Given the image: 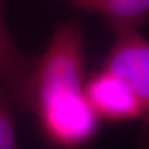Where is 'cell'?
Returning a JSON list of instances; mask_svg holds the SVG:
<instances>
[{
    "label": "cell",
    "mask_w": 149,
    "mask_h": 149,
    "mask_svg": "<svg viewBox=\"0 0 149 149\" xmlns=\"http://www.w3.org/2000/svg\"><path fill=\"white\" fill-rule=\"evenodd\" d=\"M102 69L127 86L149 113V42L138 29L116 31Z\"/></svg>",
    "instance_id": "7a4b0ae2"
},
{
    "label": "cell",
    "mask_w": 149,
    "mask_h": 149,
    "mask_svg": "<svg viewBox=\"0 0 149 149\" xmlns=\"http://www.w3.org/2000/svg\"><path fill=\"white\" fill-rule=\"evenodd\" d=\"M85 38L80 22L56 27L33 65L24 112L36 115L42 136L58 148H79L98 135L101 120L87 102Z\"/></svg>",
    "instance_id": "6da1fadb"
},
{
    "label": "cell",
    "mask_w": 149,
    "mask_h": 149,
    "mask_svg": "<svg viewBox=\"0 0 149 149\" xmlns=\"http://www.w3.org/2000/svg\"><path fill=\"white\" fill-rule=\"evenodd\" d=\"M13 108L7 91L0 84V149H13L18 145Z\"/></svg>",
    "instance_id": "8992f818"
},
{
    "label": "cell",
    "mask_w": 149,
    "mask_h": 149,
    "mask_svg": "<svg viewBox=\"0 0 149 149\" xmlns=\"http://www.w3.org/2000/svg\"><path fill=\"white\" fill-rule=\"evenodd\" d=\"M85 13L102 17L114 31L139 29L148 20L149 0H66Z\"/></svg>",
    "instance_id": "5b68a950"
},
{
    "label": "cell",
    "mask_w": 149,
    "mask_h": 149,
    "mask_svg": "<svg viewBox=\"0 0 149 149\" xmlns=\"http://www.w3.org/2000/svg\"><path fill=\"white\" fill-rule=\"evenodd\" d=\"M84 92L87 102L100 120L127 123L140 120L147 128L149 113L124 83L101 69L86 74Z\"/></svg>",
    "instance_id": "3957f363"
},
{
    "label": "cell",
    "mask_w": 149,
    "mask_h": 149,
    "mask_svg": "<svg viewBox=\"0 0 149 149\" xmlns=\"http://www.w3.org/2000/svg\"><path fill=\"white\" fill-rule=\"evenodd\" d=\"M5 0H0V84L7 91L16 109L24 112L26 92L33 59L13 41L5 20Z\"/></svg>",
    "instance_id": "277c9868"
}]
</instances>
